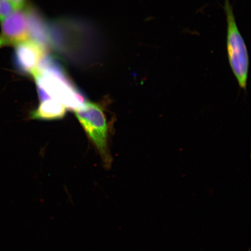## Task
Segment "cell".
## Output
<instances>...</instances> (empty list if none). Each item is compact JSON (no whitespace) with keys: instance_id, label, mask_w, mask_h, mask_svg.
Masks as SVG:
<instances>
[{"instance_id":"6da1fadb","label":"cell","mask_w":251,"mask_h":251,"mask_svg":"<svg viewBox=\"0 0 251 251\" xmlns=\"http://www.w3.org/2000/svg\"><path fill=\"white\" fill-rule=\"evenodd\" d=\"M40 101L52 99L68 109L80 108L86 102L85 97L70 79L55 56L46 54L33 75Z\"/></svg>"},{"instance_id":"7a4b0ae2","label":"cell","mask_w":251,"mask_h":251,"mask_svg":"<svg viewBox=\"0 0 251 251\" xmlns=\"http://www.w3.org/2000/svg\"><path fill=\"white\" fill-rule=\"evenodd\" d=\"M224 10L227 21L226 47L229 64L240 86L246 89L249 70V52L238 29L230 0H225Z\"/></svg>"},{"instance_id":"3957f363","label":"cell","mask_w":251,"mask_h":251,"mask_svg":"<svg viewBox=\"0 0 251 251\" xmlns=\"http://www.w3.org/2000/svg\"><path fill=\"white\" fill-rule=\"evenodd\" d=\"M75 115L96 146L106 166L111 163L108 149V125L106 115L101 106L94 102H85L76 110Z\"/></svg>"},{"instance_id":"277c9868","label":"cell","mask_w":251,"mask_h":251,"mask_svg":"<svg viewBox=\"0 0 251 251\" xmlns=\"http://www.w3.org/2000/svg\"><path fill=\"white\" fill-rule=\"evenodd\" d=\"M29 19L26 9L15 10L1 21L0 48L16 46L29 40Z\"/></svg>"},{"instance_id":"5b68a950","label":"cell","mask_w":251,"mask_h":251,"mask_svg":"<svg viewBox=\"0 0 251 251\" xmlns=\"http://www.w3.org/2000/svg\"><path fill=\"white\" fill-rule=\"evenodd\" d=\"M47 50L30 40L18 44L14 55L15 68L22 74L33 76Z\"/></svg>"},{"instance_id":"8992f818","label":"cell","mask_w":251,"mask_h":251,"mask_svg":"<svg viewBox=\"0 0 251 251\" xmlns=\"http://www.w3.org/2000/svg\"><path fill=\"white\" fill-rule=\"evenodd\" d=\"M29 19V40L47 50L49 47V23L32 7L27 8Z\"/></svg>"},{"instance_id":"52a82bcc","label":"cell","mask_w":251,"mask_h":251,"mask_svg":"<svg viewBox=\"0 0 251 251\" xmlns=\"http://www.w3.org/2000/svg\"><path fill=\"white\" fill-rule=\"evenodd\" d=\"M67 108L56 100L49 99L41 101L38 108L31 113V119L40 121L57 120L65 117Z\"/></svg>"},{"instance_id":"ba28073f","label":"cell","mask_w":251,"mask_h":251,"mask_svg":"<svg viewBox=\"0 0 251 251\" xmlns=\"http://www.w3.org/2000/svg\"><path fill=\"white\" fill-rule=\"evenodd\" d=\"M15 10L9 0H0V21H2Z\"/></svg>"},{"instance_id":"9c48e42d","label":"cell","mask_w":251,"mask_h":251,"mask_svg":"<svg viewBox=\"0 0 251 251\" xmlns=\"http://www.w3.org/2000/svg\"><path fill=\"white\" fill-rule=\"evenodd\" d=\"M11 3L15 10L23 9L26 3V0H9Z\"/></svg>"}]
</instances>
